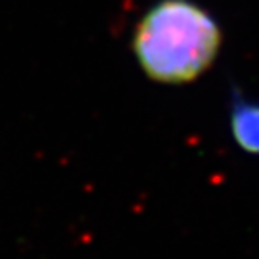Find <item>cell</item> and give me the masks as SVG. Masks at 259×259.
<instances>
[{
	"label": "cell",
	"mask_w": 259,
	"mask_h": 259,
	"mask_svg": "<svg viewBox=\"0 0 259 259\" xmlns=\"http://www.w3.org/2000/svg\"><path fill=\"white\" fill-rule=\"evenodd\" d=\"M133 47L150 79L183 84L196 81L215 62L221 29L190 0H161L139 23Z\"/></svg>",
	"instance_id": "6da1fadb"
},
{
	"label": "cell",
	"mask_w": 259,
	"mask_h": 259,
	"mask_svg": "<svg viewBox=\"0 0 259 259\" xmlns=\"http://www.w3.org/2000/svg\"><path fill=\"white\" fill-rule=\"evenodd\" d=\"M229 127L234 144L248 156L259 157V100L234 93L229 106Z\"/></svg>",
	"instance_id": "7a4b0ae2"
}]
</instances>
